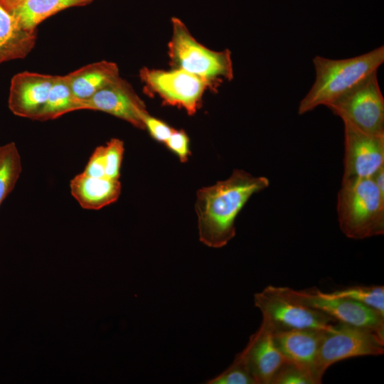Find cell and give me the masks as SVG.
Returning a JSON list of instances; mask_svg holds the SVG:
<instances>
[{
  "label": "cell",
  "instance_id": "cell-8",
  "mask_svg": "<svg viewBox=\"0 0 384 384\" xmlns=\"http://www.w3.org/2000/svg\"><path fill=\"white\" fill-rule=\"evenodd\" d=\"M279 288L293 301L319 311L338 322L368 329L384 337V316L371 308L348 299L330 296L319 289Z\"/></svg>",
  "mask_w": 384,
  "mask_h": 384
},
{
  "label": "cell",
  "instance_id": "cell-30",
  "mask_svg": "<svg viewBox=\"0 0 384 384\" xmlns=\"http://www.w3.org/2000/svg\"><path fill=\"white\" fill-rule=\"evenodd\" d=\"M0 149H1V146H0Z\"/></svg>",
  "mask_w": 384,
  "mask_h": 384
},
{
  "label": "cell",
  "instance_id": "cell-6",
  "mask_svg": "<svg viewBox=\"0 0 384 384\" xmlns=\"http://www.w3.org/2000/svg\"><path fill=\"white\" fill-rule=\"evenodd\" d=\"M254 304L262 314V322L273 333L296 329L326 330L338 322L319 311L293 301L279 287L272 285L256 293Z\"/></svg>",
  "mask_w": 384,
  "mask_h": 384
},
{
  "label": "cell",
  "instance_id": "cell-25",
  "mask_svg": "<svg viewBox=\"0 0 384 384\" xmlns=\"http://www.w3.org/2000/svg\"><path fill=\"white\" fill-rule=\"evenodd\" d=\"M142 122L144 129H146L151 137L158 142L165 143L172 134L174 129L165 122L146 113Z\"/></svg>",
  "mask_w": 384,
  "mask_h": 384
},
{
  "label": "cell",
  "instance_id": "cell-3",
  "mask_svg": "<svg viewBox=\"0 0 384 384\" xmlns=\"http://www.w3.org/2000/svg\"><path fill=\"white\" fill-rule=\"evenodd\" d=\"M337 214L340 228L348 238L363 240L384 233V195L372 178L343 177Z\"/></svg>",
  "mask_w": 384,
  "mask_h": 384
},
{
  "label": "cell",
  "instance_id": "cell-10",
  "mask_svg": "<svg viewBox=\"0 0 384 384\" xmlns=\"http://www.w3.org/2000/svg\"><path fill=\"white\" fill-rule=\"evenodd\" d=\"M76 109L104 112L141 129H144L142 118L148 112L142 99L120 76L90 97L77 99Z\"/></svg>",
  "mask_w": 384,
  "mask_h": 384
},
{
  "label": "cell",
  "instance_id": "cell-16",
  "mask_svg": "<svg viewBox=\"0 0 384 384\" xmlns=\"http://www.w3.org/2000/svg\"><path fill=\"white\" fill-rule=\"evenodd\" d=\"M36 40V31L24 29L0 4V64L24 58L34 48Z\"/></svg>",
  "mask_w": 384,
  "mask_h": 384
},
{
  "label": "cell",
  "instance_id": "cell-14",
  "mask_svg": "<svg viewBox=\"0 0 384 384\" xmlns=\"http://www.w3.org/2000/svg\"><path fill=\"white\" fill-rule=\"evenodd\" d=\"M324 331L296 329L273 334L285 359L306 370L314 380V369Z\"/></svg>",
  "mask_w": 384,
  "mask_h": 384
},
{
  "label": "cell",
  "instance_id": "cell-24",
  "mask_svg": "<svg viewBox=\"0 0 384 384\" xmlns=\"http://www.w3.org/2000/svg\"><path fill=\"white\" fill-rule=\"evenodd\" d=\"M124 151V142L117 138L111 139L105 146L106 177L119 179Z\"/></svg>",
  "mask_w": 384,
  "mask_h": 384
},
{
  "label": "cell",
  "instance_id": "cell-26",
  "mask_svg": "<svg viewBox=\"0 0 384 384\" xmlns=\"http://www.w3.org/2000/svg\"><path fill=\"white\" fill-rule=\"evenodd\" d=\"M189 140L182 130L174 129L172 134L165 142L166 146L175 153L181 162H186L190 154Z\"/></svg>",
  "mask_w": 384,
  "mask_h": 384
},
{
  "label": "cell",
  "instance_id": "cell-7",
  "mask_svg": "<svg viewBox=\"0 0 384 384\" xmlns=\"http://www.w3.org/2000/svg\"><path fill=\"white\" fill-rule=\"evenodd\" d=\"M326 107L343 123L368 134L384 135V98L377 72Z\"/></svg>",
  "mask_w": 384,
  "mask_h": 384
},
{
  "label": "cell",
  "instance_id": "cell-19",
  "mask_svg": "<svg viewBox=\"0 0 384 384\" xmlns=\"http://www.w3.org/2000/svg\"><path fill=\"white\" fill-rule=\"evenodd\" d=\"M77 99L73 96L66 75H55L47 100L36 116V120L54 119L76 111Z\"/></svg>",
  "mask_w": 384,
  "mask_h": 384
},
{
  "label": "cell",
  "instance_id": "cell-20",
  "mask_svg": "<svg viewBox=\"0 0 384 384\" xmlns=\"http://www.w3.org/2000/svg\"><path fill=\"white\" fill-rule=\"evenodd\" d=\"M21 159L14 142L0 149V205L14 188L21 172Z\"/></svg>",
  "mask_w": 384,
  "mask_h": 384
},
{
  "label": "cell",
  "instance_id": "cell-15",
  "mask_svg": "<svg viewBox=\"0 0 384 384\" xmlns=\"http://www.w3.org/2000/svg\"><path fill=\"white\" fill-rule=\"evenodd\" d=\"M70 188L82 208L99 210L117 201L122 186L119 179L92 177L82 172L70 181Z\"/></svg>",
  "mask_w": 384,
  "mask_h": 384
},
{
  "label": "cell",
  "instance_id": "cell-2",
  "mask_svg": "<svg viewBox=\"0 0 384 384\" xmlns=\"http://www.w3.org/2000/svg\"><path fill=\"white\" fill-rule=\"evenodd\" d=\"M383 62V46L346 59L315 56L313 63L316 80L299 105V114L310 112L320 105L326 107L336 101L377 72Z\"/></svg>",
  "mask_w": 384,
  "mask_h": 384
},
{
  "label": "cell",
  "instance_id": "cell-11",
  "mask_svg": "<svg viewBox=\"0 0 384 384\" xmlns=\"http://www.w3.org/2000/svg\"><path fill=\"white\" fill-rule=\"evenodd\" d=\"M343 177L372 178L384 166V135L363 132L344 123Z\"/></svg>",
  "mask_w": 384,
  "mask_h": 384
},
{
  "label": "cell",
  "instance_id": "cell-4",
  "mask_svg": "<svg viewBox=\"0 0 384 384\" xmlns=\"http://www.w3.org/2000/svg\"><path fill=\"white\" fill-rule=\"evenodd\" d=\"M172 35L169 42V56L173 68L181 69L203 80L215 90L224 80L233 78L231 53L210 50L198 43L184 23L171 18Z\"/></svg>",
  "mask_w": 384,
  "mask_h": 384
},
{
  "label": "cell",
  "instance_id": "cell-12",
  "mask_svg": "<svg viewBox=\"0 0 384 384\" xmlns=\"http://www.w3.org/2000/svg\"><path fill=\"white\" fill-rule=\"evenodd\" d=\"M55 75L24 71L11 79L8 100L11 112L34 119L46 102Z\"/></svg>",
  "mask_w": 384,
  "mask_h": 384
},
{
  "label": "cell",
  "instance_id": "cell-1",
  "mask_svg": "<svg viewBox=\"0 0 384 384\" xmlns=\"http://www.w3.org/2000/svg\"><path fill=\"white\" fill-rule=\"evenodd\" d=\"M270 185L265 176L234 169L225 180L199 189L195 210L200 241L212 248L225 246L235 235V219L251 196Z\"/></svg>",
  "mask_w": 384,
  "mask_h": 384
},
{
  "label": "cell",
  "instance_id": "cell-18",
  "mask_svg": "<svg viewBox=\"0 0 384 384\" xmlns=\"http://www.w3.org/2000/svg\"><path fill=\"white\" fill-rule=\"evenodd\" d=\"M93 0H23L11 13L20 25L29 31L48 17L73 6H84Z\"/></svg>",
  "mask_w": 384,
  "mask_h": 384
},
{
  "label": "cell",
  "instance_id": "cell-28",
  "mask_svg": "<svg viewBox=\"0 0 384 384\" xmlns=\"http://www.w3.org/2000/svg\"><path fill=\"white\" fill-rule=\"evenodd\" d=\"M372 178L378 190L384 195V166L380 168Z\"/></svg>",
  "mask_w": 384,
  "mask_h": 384
},
{
  "label": "cell",
  "instance_id": "cell-5",
  "mask_svg": "<svg viewBox=\"0 0 384 384\" xmlns=\"http://www.w3.org/2000/svg\"><path fill=\"white\" fill-rule=\"evenodd\" d=\"M384 353V337L364 328L336 322L323 332L314 378L321 383L326 370L333 364L346 359Z\"/></svg>",
  "mask_w": 384,
  "mask_h": 384
},
{
  "label": "cell",
  "instance_id": "cell-17",
  "mask_svg": "<svg viewBox=\"0 0 384 384\" xmlns=\"http://www.w3.org/2000/svg\"><path fill=\"white\" fill-rule=\"evenodd\" d=\"M73 96L85 100L119 76L116 63L107 60L92 63L67 75Z\"/></svg>",
  "mask_w": 384,
  "mask_h": 384
},
{
  "label": "cell",
  "instance_id": "cell-9",
  "mask_svg": "<svg viewBox=\"0 0 384 384\" xmlns=\"http://www.w3.org/2000/svg\"><path fill=\"white\" fill-rule=\"evenodd\" d=\"M139 75L148 92L157 94L165 103L181 107L191 115L200 107L203 93L209 87L203 79L177 68H144Z\"/></svg>",
  "mask_w": 384,
  "mask_h": 384
},
{
  "label": "cell",
  "instance_id": "cell-13",
  "mask_svg": "<svg viewBox=\"0 0 384 384\" xmlns=\"http://www.w3.org/2000/svg\"><path fill=\"white\" fill-rule=\"evenodd\" d=\"M242 352L255 384H271L287 361L275 343L273 331L263 322Z\"/></svg>",
  "mask_w": 384,
  "mask_h": 384
},
{
  "label": "cell",
  "instance_id": "cell-21",
  "mask_svg": "<svg viewBox=\"0 0 384 384\" xmlns=\"http://www.w3.org/2000/svg\"><path fill=\"white\" fill-rule=\"evenodd\" d=\"M327 293L332 297L356 302L384 316L383 286H353Z\"/></svg>",
  "mask_w": 384,
  "mask_h": 384
},
{
  "label": "cell",
  "instance_id": "cell-29",
  "mask_svg": "<svg viewBox=\"0 0 384 384\" xmlns=\"http://www.w3.org/2000/svg\"><path fill=\"white\" fill-rule=\"evenodd\" d=\"M23 0H0V4L9 12H11Z\"/></svg>",
  "mask_w": 384,
  "mask_h": 384
},
{
  "label": "cell",
  "instance_id": "cell-23",
  "mask_svg": "<svg viewBox=\"0 0 384 384\" xmlns=\"http://www.w3.org/2000/svg\"><path fill=\"white\" fill-rule=\"evenodd\" d=\"M271 384H316L312 376L299 366L286 361L273 377Z\"/></svg>",
  "mask_w": 384,
  "mask_h": 384
},
{
  "label": "cell",
  "instance_id": "cell-27",
  "mask_svg": "<svg viewBox=\"0 0 384 384\" xmlns=\"http://www.w3.org/2000/svg\"><path fill=\"white\" fill-rule=\"evenodd\" d=\"M82 172L92 177H106L105 146H99L95 149Z\"/></svg>",
  "mask_w": 384,
  "mask_h": 384
},
{
  "label": "cell",
  "instance_id": "cell-22",
  "mask_svg": "<svg viewBox=\"0 0 384 384\" xmlns=\"http://www.w3.org/2000/svg\"><path fill=\"white\" fill-rule=\"evenodd\" d=\"M208 384H255L248 368L245 356L241 351L232 364L223 372L208 380Z\"/></svg>",
  "mask_w": 384,
  "mask_h": 384
}]
</instances>
